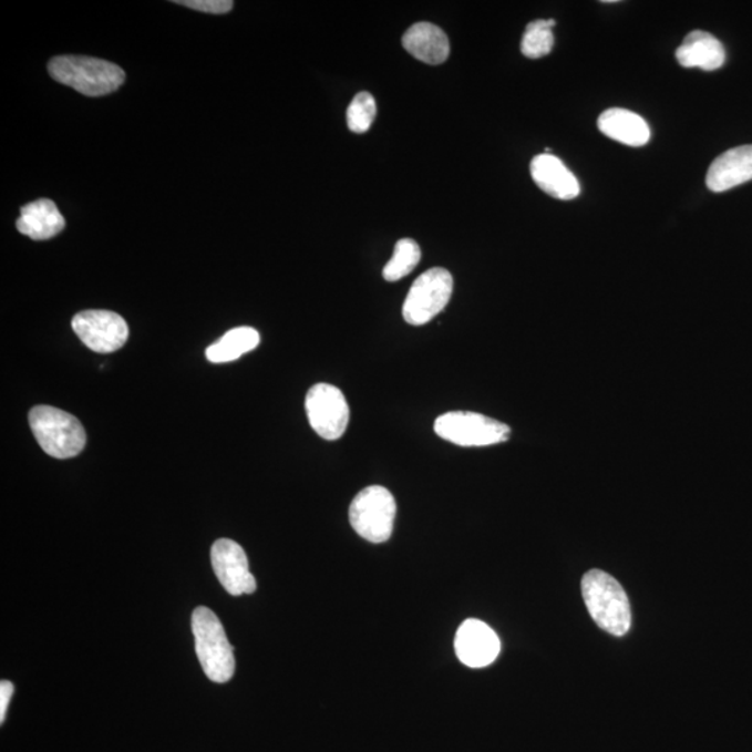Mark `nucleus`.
<instances>
[{
    "label": "nucleus",
    "instance_id": "17",
    "mask_svg": "<svg viewBox=\"0 0 752 752\" xmlns=\"http://www.w3.org/2000/svg\"><path fill=\"white\" fill-rule=\"evenodd\" d=\"M598 128L606 137L629 147H643L651 138L648 123L637 113L621 107L605 111L598 119Z\"/></svg>",
    "mask_w": 752,
    "mask_h": 752
},
{
    "label": "nucleus",
    "instance_id": "4",
    "mask_svg": "<svg viewBox=\"0 0 752 752\" xmlns=\"http://www.w3.org/2000/svg\"><path fill=\"white\" fill-rule=\"evenodd\" d=\"M193 635L204 673L215 683H226L235 674V655L224 626L213 610L199 606L193 612Z\"/></svg>",
    "mask_w": 752,
    "mask_h": 752
},
{
    "label": "nucleus",
    "instance_id": "11",
    "mask_svg": "<svg viewBox=\"0 0 752 752\" xmlns=\"http://www.w3.org/2000/svg\"><path fill=\"white\" fill-rule=\"evenodd\" d=\"M460 662L465 667L480 669L490 667L501 652V641L496 632L484 621L465 620L454 640Z\"/></svg>",
    "mask_w": 752,
    "mask_h": 752
},
{
    "label": "nucleus",
    "instance_id": "14",
    "mask_svg": "<svg viewBox=\"0 0 752 752\" xmlns=\"http://www.w3.org/2000/svg\"><path fill=\"white\" fill-rule=\"evenodd\" d=\"M676 59L683 68L715 72L727 62V51L717 37L707 31L696 30L684 38L676 51Z\"/></svg>",
    "mask_w": 752,
    "mask_h": 752
},
{
    "label": "nucleus",
    "instance_id": "3",
    "mask_svg": "<svg viewBox=\"0 0 752 752\" xmlns=\"http://www.w3.org/2000/svg\"><path fill=\"white\" fill-rule=\"evenodd\" d=\"M29 420L37 442L50 456L70 459L84 451V426L66 411L52 405H35L30 411Z\"/></svg>",
    "mask_w": 752,
    "mask_h": 752
},
{
    "label": "nucleus",
    "instance_id": "6",
    "mask_svg": "<svg viewBox=\"0 0 752 752\" xmlns=\"http://www.w3.org/2000/svg\"><path fill=\"white\" fill-rule=\"evenodd\" d=\"M435 434L457 446H491L511 437V426L472 411H451L437 416Z\"/></svg>",
    "mask_w": 752,
    "mask_h": 752
},
{
    "label": "nucleus",
    "instance_id": "8",
    "mask_svg": "<svg viewBox=\"0 0 752 752\" xmlns=\"http://www.w3.org/2000/svg\"><path fill=\"white\" fill-rule=\"evenodd\" d=\"M306 411L312 430L325 441H338L348 430L350 409L340 389L317 383L307 393Z\"/></svg>",
    "mask_w": 752,
    "mask_h": 752
},
{
    "label": "nucleus",
    "instance_id": "1",
    "mask_svg": "<svg viewBox=\"0 0 752 752\" xmlns=\"http://www.w3.org/2000/svg\"><path fill=\"white\" fill-rule=\"evenodd\" d=\"M584 602L600 629L621 637L631 627V608L624 587L608 573L588 571L581 583Z\"/></svg>",
    "mask_w": 752,
    "mask_h": 752
},
{
    "label": "nucleus",
    "instance_id": "20",
    "mask_svg": "<svg viewBox=\"0 0 752 752\" xmlns=\"http://www.w3.org/2000/svg\"><path fill=\"white\" fill-rule=\"evenodd\" d=\"M421 261V248L413 239H402L394 246L393 256L383 268V279L398 281L413 272Z\"/></svg>",
    "mask_w": 752,
    "mask_h": 752
},
{
    "label": "nucleus",
    "instance_id": "23",
    "mask_svg": "<svg viewBox=\"0 0 752 752\" xmlns=\"http://www.w3.org/2000/svg\"><path fill=\"white\" fill-rule=\"evenodd\" d=\"M14 692V686L10 683L8 680H3L2 683H0V722H4V718H7V711L10 702V698H12Z\"/></svg>",
    "mask_w": 752,
    "mask_h": 752
},
{
    "label": "nucleus",
    "instance_id": "22",
    "mask_svg": "<svg viewBox=\"0 0 752 752\" xmlns=\"http://www.w3.org/2000/svg\"><path fill=\"white\" fill-rule=\"evenodd\" d=\"M175 3L210 14H225L233 9L231 0H181V2Z\"/></svg>",
    "mask_w": 752,
    "mask_h": 752
},
{
    "label": "nucleus",
    "instance_id": "21",
    "mask_svg": "<svg viewBox=\"0 0 752 752\" xmlns=\"http://www.w3.org/2000/svg\"><path fill=\"white\" fill-rule=\"evenodd\" d=\"M350 132L362 134L371 128L377 117V102L370 92H360L348 107Z\"/></svg>",
    "mask_w": 752,
    "mask_h": 752
},
{
    "label": "nucleus",
    "instance_id": "5",
    "mask_svg": "<svg viewBox=\"0 0 752 752\" xmlns=\"http://www.w3.org/2000/svg\"><path fill=\"white\" fill-rule=\"evenodd\" d=\"M396 512V501L391 491L380 485L368 486L351 502L350 524L368 543H387L392 537Z\"/></svg>",
    "mask_w": 752,
    "mask_h": 752
},
{
    "label": "nucleus",
    "instance_id": "15",
    "mask_svg": "<svg viewBox=\"0 0 752 752\" xmlns=\"http://www.w3.org/2000/svg\"><path fill=\"white\" fill-rule=\"evenodd\" d=\"M402 42L404 50L411 56L432 66L445 63L451 53V43H449L446 32L431 23L411 25L405 31Z\"/></svg>",
    "mask_w": 752,
    "mask_h": 752
},
{
    "label": "nucleus",
    "instance_id": "7",
    "mask_svg": "<svg viewBox=\"0 0 752 752\" xmlns=\"http://www.w3.org/2000/svg\"><path fill=\"white\" fill-rule=\"evenodd\" d=\"M453 295V276L445 268H432L416 278L403 305L404 321L421 327L445 310Z\"/></svg>",
    "mask_w": 752,
    "mask_h": 752
},
{
    "label": "nucleus",
    "instance_id": "18",
    "mask_svg": "<svg viewBox=\"0 0 752 752\" xmlns=\"http://www.w3.org/2000/svg\"><path fill=\"white\" fill-rule=\"evenodd\" d=\"M261 342V337L256 329L240 327L231 329L222 337L218 342L209 346L205 354L214 364L230 362L240 359L241 356L250 353Z\"/></svg>",
    "mask_w": 752,
    "mask_h": 752
},
{
    "label": "nucleus",
    "instance_id": "12",
    "mask_svg": "<svg viewBox=\"0 0 752 752\" xmlns=\"http://www.w3.org/2000/svg\"><path fill=\"white\" fill-rule=\"evenodd\" d=\"M532 177L548 196L569 202L580 196V183L567 166L552 154H540L532 161Z\"/></svg>",
    "mask_w": 752,
    "mask_h": 752
},
{
    "label": "nucleus",
    "instance_id": "19",
    "mask_svg": "<svg viewBox=\"0 0 752 752\" xmlns=\"http://www.w3.org/2000/svg\"><path fill=\"white\" fill-rule=\"evenodd\" d=\"M554 19L535 20L527 25L522 40L523 55L539 59L549 55L555 45Z\"/></svg>",
    "mask_w": 752,
    "mask_h": 752
},
{
    "label": "nucleus",
    "instance_id": "13",
    "mask_svg": "<svg viewBox=\"0 0 752 752\" xmlns=\"http://www.w3.org/2000/svg\"><path fill=\"white\" fill-rule=\"evenodd\" d=\"M752 181V145L732 148L719 155L707 173V186L723 193Z\"/></svg>",
    "mask_w": 752,
    "mask_h": 752
},
{
    "label": "nucleus",
    "instance_id": "16",
    "mask_svg": "<svg viewBox=\"0 0 752 752\" xmlns=\"http://www.w3.org/2000/svg\"><path fill=\"white\" fill-rule=\"evenodd\" d=\"M16 226L21 235L41 241L50 240L62 233L66 222L52 199L41 198L21 208Z\"/></svg>",
    "mask_w": 752,
    "mask_h": 752
},
{
    "label": "nucleus",
    "instance_id": "10",
    "mask_svg": "<svg viewBox=\"0 0 752 752\" xmlns=\"http://www.w3.org/2000/svg\"><path fill=\"white\" fill-rule=\"evenodd\" d=\"M210 562L219 583L233 597L256 593L257 583L250 573L246 552L235 540H216L210 549Z\"/></svg>",
    "mask_w": 752,
    "mask_h": 752
},
{
    "label": "nucleus",
    "instance_id": "2",
    "mask_svg": "<svg viewBox=\"0 0 752 752\" xmlns=\"http://www.w3.org/2000/svg\"><path fill=\"white\" fill-rule=\"evenodd\" d=\"M51 78L85 96H104L121 89L126 79L123 69L102 59L58 56L48 64Z\"/></svg>",
    "mask_w": 752,
    "mask_h": 752
},
{
    "label": "nucleus",
    "instance_id": "9",
    "mask_svg": "<svg viewBox=\"0 0 752 752\" xmlns=\"http://www.w3.org/2000/svg\"><path fill=\"white\" fill-rule=\"evenodd\" d=\"M81 342L95 353H113L128 339V325L119 313L106 310L79 312L72 321Z\"/></svg>",
    "mask_w": 752,
    "mask_h": 752
}]
</instances>
